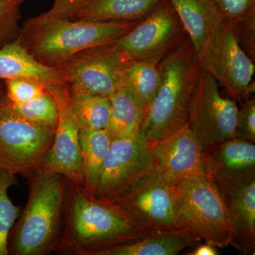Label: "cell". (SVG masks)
I'll use <instances>...</instances> for the list:
<instances>
[{
  "mask_svg": "<svg viewBox=\"0 0 255 255\" xmlns=\"http://www.w3.org/2000/svg\"><path fill=\"white\" fill-rule=\"evenodd\" d=\"M18 185L16 175L0 167V255H8L7 241L10 231L21 215V206L12 204L8 190Z\"/></svg>",
  "mask_w": 255,
  "mask_h": 255,
  "instance_id": "25",
  "label": "cell"
},
{
  "mask_svg": "<svg viewBox=\"0 0 255 255\" xmlns=\"http://www.w3.org/2000/svg\"><path fill=\"white\" fill-rule=\"evenodd\" d=\"M142 226L151 229H177V192L153 167L121 196L117 202Z\"/></svg>",
  "mask_w": 255,
  "mask_h": 255,
  "instance_id": "12",
  "label": "cell"
},
{
  "mask_svg": "<svg viewBox=\"0 0 255 255\" xmlns=\"http://www.w3.org/2000/svg\"><path fill=\"white\" fill-rule=\"evenodd\" d=\"M154 167L166 182L177 186L182 181L208 175L205 151L188 123L177 132L148 142Z\"/></svg>",
  "mask_w": 255,
  "mask_h": 255,
  "instance_id": "14",
  "label": "cell"
},
{
  "mask_svg": "<svg viewBox=\"0 0 255 255\" xmlns=\"http://www.w3.org/2000/svg\"><path fill=\"white\" fill-rule=\"evenodd\" d=\"M128 60L113 43L82 50L55 68L71 95L110 97L123 86L122 73Z\"/></svg>",
  "mask_w": 255,
  "mask_h": 255,
  "instance_id": "8",
  "label": "cell"
},
{
  "mask_svg": "<svg viewBox=\"0 0 255 255\" xmlns=\"http://www.w3.org/2000/svg\"><path fill=\"white\" fill-rule=\"evenodd\" d=\"M179 226L216 248L231 246L234 225L216 184L208 175L189 178L176 186Z\"/></svg>",
  "mask_w": 255,
  "mask_h": 255,
  "instance_id": "5",
  "label": "cell"
},
{
  "mask_svg": "<svg viewBox=\"0 0 255 255\" xmlns=\"http://www.w3.org/2000/svg\"><path fill=\"white\" fill-rule=\"evenodd\" d=\"M12 106L17 113L32 123L56 129L58 106L53 96L47 90L36 98L23 103L12 104Z\"/></svg>",
  "mask_w": 255,
  "mask_h": 255,
  "instance_id": "26",
  "label": "cell"
},
{
  "mask_svg": "<svg viewBox=\"0 0 255 255\" xmlns=\"http://www.w3.org/2000/svg\"><path fill=\"white\" fill-rule=\"evenodd\" d=\"M151 230L117 204L98 200L82 186L70 182L63 232L56 253L101 255L114 247L136 241Z\"/></svg>",
  "mask_w": 255,
  "mask_h": 255,
  "instance_id": "1",
  "label": "cell"
},
{
  "mask_svg": "<svg viewBox=\"0 0 255 255\" xmlns=\"http://www.w3.org/2000/svg\"><path fill=\"white\" fill-rule=\"evenodd\" d=\"M28 180L27 204L10 231L8 255L56 253L63 232L70 181L42 167Z\"/></svg>",
  "mask_w": 255,
  "mask_h": 255,
  "instance_id": "2",
  "label": "cell"
},
{
  "mask_svg": "<svg viewBox=\"0 0 255 255\" xmlns=\"http://www.w3.org/2000/svg\"><path fill=\"white\" fill-rule=\"evenodd\" d=\"M204 151L208 174L214 182L255 173L254 142L233 137Z\"/></svg>",
  "mask_w": 255,
  "mask_h": 255,
  "instance_id": "17",
  "label": "cell"
},
{
  "mask_svg": "<svg viewBox=\"0 0 255 255\" xmlns=\"http://www.w3.org/2000/svg\"><path fill=\"white\" fill-rule=\"evenodd\" d=\"M5 92L4 82L0 81V95L4 94Z\"/></svg>",
  "mask_w": 255,
  "mask_h": 255,
  "instance_id": "33",
  "label": "cell"
},
{
  "mask_svg": "<svg viewBox=\"0 0 255 255\" xmlns=\"http://www.w3.org/2000/svg\"><path fill=\"white\" fill-rule=\"evenodd\" d=\"M187 36L169 0H163L152 11L114 42L129 60L159 63Z\"/></svg>",
  "mask_w": 255,
  "mask_h": 255,
  "instance_id": "7",
  "label": "cell"
},
{
  "mask_svg": "<svg viewBox=\"0 0 255 255\" xmlns=\"http://www.w3.org/2000/svg\"><path fill=\"white\" fill-rule=\"evenodd\" d=\"M255 62L242 48L233 28L226 22L219 82L232 100L243 104L255 93Z\"/></svg>",
  "mask_w": 255,
  "mask_h": 255,
  "instance_id": "16",
  "label": "cell"
},
{
  "mask_svg": "<svg viewBox=\"0 0 255 255\" xmlns=\"http://www.w3.org/2000/svg\"><path fill=\"white\" fill-rule=\"evenodd\" d=\"M55 132L23 118L5 93L0 95V167L28 179L41 168Z\"/></svg>",
  "mask_w": 255,
  "mask_h": 255,
  "instance_id": "6",
  "label": "cell"
},
{
  "mask_svg": "<svg viewBox=\"0 0 255 255\" xmlns=\"http://www.w3.org/2000/svg\"><path fill=\"white\" fill-rule=\"evenodd\" d=\"M231 26L255 19V0H213Z\"/></svg>",
  "mask_w": 255,
  "mask_h": 255,
  "instance_id": "28",
  "label": "cell"
},
{
  "mask_svg": "<svg viewBox=\"0 0 255 255\" xmlns=\"http://www.w3.org/2000/svg\"><path fill=\"white\" fill-rule=\"evenodd\" d=\"M71 102L74 114L81 128L107 129L111 117L110 97L71 95Z\"/></svg>",
  "mask_w": 255,
  "mask_h": 255,
  "instance_id": "24",
  "label": "cell"
},
{
  "mask_svg": "<svg viewBox=\"0 0 255 255\" xmlns=\"http://www.w3.org/2000/svg\"><path fill=\"white\" fill-rule=\"evenodd\" d=\"M179 16L201 70L219 81L226 21L213 0H169Z\"/></svg>",
  "mask_w": 255,
  "mask_h": 255,
  "instance_id": "11",
  "label": "cell"
},
{
  "mask_svg": "<svg viewBox=\"0 0 255 255\" xmlns=\"http://www.w3.org/2000/svg\"><path fill=\"white\" fill-rule=\"evenodd\" d=\"M0 80H23L47 87L65 83L56 68L39 63L18 38L0 48Z\"/></svg>",
  "mask_w": 255,
  "mask_h": 255,
  "instance_id": "18",
  "label": "cell"
},
{
  "mask_svg": "<svg viewBox=\"0 0 255 255\" xmlns=\"http://www.w3.org/2000/svg\"><path fill=\"white\" fill-rule=\"evenodd\" d=\"M201 68L189 37L159 63L161 81L147 108L140 132L147 142L157 141L188 123Z\"/></svg>",
  "mask_w": 255,
  "mask_h": 255,
  "instance_id": "4",
  "label": "cell"
},
{
  "mask_svg": "<svg viewBox=\"0 0 255 255\" xmlns=\"http://www.w3.org/2000/svg\"><path fill=\"white\" fill-rule=\"evenodd\" d=\"M219 254L218 251H216V247L209 244V243H205V244L201 245L196 248L194 251L189 253V255H217Z\"/></svg>",
  "mask_w": 255,
  "mask_h": 255,
  "instance_id": "32",
  "label": "cell"
},
{
  "mask_svg": "<svg viewBox=\"0 0 255 255\" xmlns=\"http://www.w3.org/2000/svg\"><path fill=\"white\" fill-rule=\"evenodd\" d=\"M111 117L107 130L112 139L140 132L147 106L135 93L122 86L110 97Z\"/></svg>",
  "mask_w": 255,
  "mask_h": 255,
  "instance_id": "21",
  "label": "cell"
},
{
  "mask_svg": "<svg viewBox=\"0 0 255 255\" xmlns=\"http://www.w3.org/2000/svg\"><path fill=\"white\" fill-rule=\"evenodd\" d=\"M235 138L255 142V99H248L238 109Z\"/></svg>",
  "mask_w": 255,
  "mask_h": 255,
  "instance_id": "30",
  "label": "cell"
},
{
  "mask_svg": "<svg viewBox=\"0 0 255 255\" xmlns=\"http://www.w3.org/2000/svg\"><path fill=\"white\" fill-rule=\"evenodd\" d=\"M163 0H91L73 19L87 21H132L147 16Z\"/></svg>",
  "mask_w": 255,
  "mask_h": 255,
  "instance_id": "20",
  "label": "cell"
},
{
  "mask_svg": "<svg viewBox=\"0 0 255 255\" xmlns=\"http://www.w3.org/2000/svg\"><path fill=\"white\" fill-rule=\"evenodd\" d=\"M161 75L159 63L128 60L122 73L123 86L130 89L148 107L158 90Z\"/></svg>",
  "mask_w": 255,
  "mask_h": 255,
  "instance_id": "23",
  "label": "cell"
},
{
  "mask_svg": "<svg viewBox=\"0 0 255 255\" xmlns=\"http://www.w3.org/2000/svg\"><path fill=\"white\" fill-rule=\"evenodd\" d=\"M56 102L58 125L54 140L42 162V168L63 174L73 184L84 187L80 144V127L72 107L71 94L66 83L47 87Z\"/></svg>",
  "mask_w": 255,
  "mask_h": 255,
  "instance_id": "13",
  "label": "cell"
},
{
  "mask_svg": "<svg viewBox=\"0 0 255 255\" xmlns=\"http://www.w3.org/2000/svg\"><path fill=\"white\" fill-rule=\"evenodd\" d=\"M137 22L80 21L43 13L26 20L17 38L35 59L55 68L82 50L113 43Z\"/></svg>",
  "mask_w": 255,
  "mask_h": 255,
  "instance_id": "3",
  "label": "cell"
},
{
  "mask_svg": "<svg viewBox=\"0 0 255 255\" xmlns=\"http://www.w3.org/2000/svg\"><path fill=\"white\" fill-rule=\"evenodd\" d=\"M218 82L201 69L189 109L188 124L204 150L236 135L238 106L221 95Z\"/></svg>",
  "mask_w": 255,
  "mask_h": 255,
  "instance_id": "9",
  "label": "cell"
},
{
  "mask_svg": "<svg viewBox=\"0 0 255 255\" xmlns=\"http://www.w3.org/2000/svg\"><path fill=\"white\" fill-rule=\"evenodd\" d=\"M199 241L187 228L152 229L136 241L114 247L101 255H175Z\"/></svg>",
  "mask_w": 255,
  "mask_h": 255,
  "instance_id": "19",
  "label": "cell"
},
{
  "mask_svg": "<svg viewBox=\"0 0 255 255\" xmlns=\"http://www.w3.org/2000/svg\"><path fill=\"white\" fill-rule=\"evenodd\" d=\"M215 184L234 225L236 236L231 246L241 254L255 253V173Z\"/></svg>",
  "mask_w": 255,
  "mask_h": 255,
  "instance_id": "15",
  "label": "cell"
},
{
  "mask_svg": "<svg viewBox=\"0 0 255 255\" xmlns=\"http://www.w3.org/2000/svg\"><path fill=\"white\" fill-rule=\"evenodd\" d=\"M112 137L107 129L81 128L80 144L84 173V189L94 196Z\"/></svg>",
  "mask_w": 255,
  "mask_h": 255,
  "instance_id": "22",
  "label": "cell"
},
{
  "mask_svg": "<svg viewBox=\"0 0 255 255\" xmlns=\"http://www.w3.org/2000/svg\"><path fill=\"white\" fill-rule=\"evenodd\" d=\"M26 0H0V48L17 38L21 9Z\"/></svg>",
  "mask_w": 255,
  "mask_h": 255,
  "instance_id": "27",
  "label": "cell"
},
{
  "mask_svg": "<svg viewBox=\"0 0 255 255\" xmlns=\"http://www.w3.org/2000/svg\"><path fill=\"white\" fill-rule=\"evenodd\" d=\"M153 167L148 142L141 132L112 139L94 197L115 204L134 183Z\"/></svg>",
  "mask_w": 255,
  "mask_h": 255,
  "instance_id": "10",
  "label": "cell"
},
{
  "mask_svg": "<svg viewBox=\"0 0 255 255\" xmlns=\"http://www.w3.org/2000/svg\"><path fill=\"white\" fill-rule=\"evenodd\" d=\"M90 1L91 0H55L52 7L44 14L50 17L73 19L74 16Z\"/></svg>",
  "mask_w": 255,
  "mask_h": 255,
  "instance_id": "31",
  "label": "cell"
},
{
  "mask_svg": "<svg viewBox=\"0 0 255 255\" xmlns=\"http://www.w3.org/2000/svg\"><path fill=\"white\" fill-rule=\"evenodd\" d=\"M5 95L12 104H21L36 98L46 91V87L27 80H6L4 81Z\"/></svg>",
  "mask_w": 255,
  "mask_h": 255,
  "instance_id": "29",
  "label": "cell"
}]
</instances>
